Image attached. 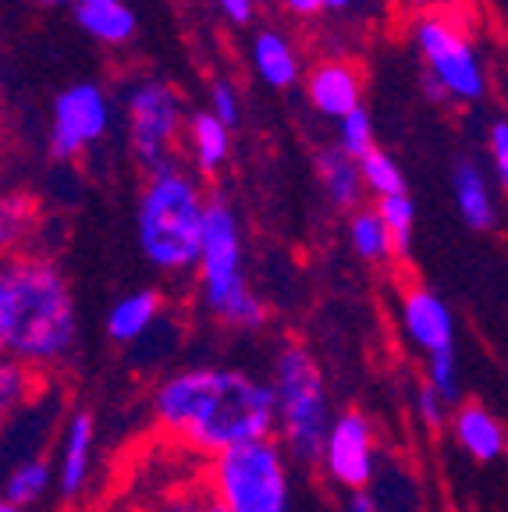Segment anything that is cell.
Instances as JSON below:
<instances>
[{
	"label": "cell",
	"instance_id": "cell-18",
	"mask_svg": "<svg viewBox=\"0 0 508 512\" xmlns=\"http://www.w3.org/2000/svg\"><path fill=\"white\" fill-rule=\"evenodd\" d=\"M253 68L267 86L274 89H288L299 82V54H295L292 40L285 32L263 29L253 36Z\"/></svg>",
	"mask_w": 508,
	"mask_h": 512
},
{
	"label": "cell",
	"instance_id": "cell-15",
	"mask_svg": "<svg viewBox=\"0 0 508 512\" xmlns=\"http://www.w3.org/2000/svg\"><path fill=\"white\" fill-rule=\"evenodd\" d=\"M452 196L459 217L466 221V228L473 232H487L498 221V207H494V192L487 175L480 171L477 160H459L452 171Z\"/></svg>",
	"mask_w": 508,
	"mask_h": 512
},
{
	"label": "cell",
	"instance_id": "cell-9",
	"mask_svg": "<svg viewBox=\"0 0 508 512\" xmlns=\"http://www.w3.org/2000/svg\"><path fill=\"white\" fill-rule=\"evenodd\" d=\"M111 125V100L96 82H75L54 96V118H50L47 153L54 160H75L93 143L107 136Z\"/></svg>",
	"mask_w": 508,
	"mask_h": 512
},
{
	"label": "cell",
	"instance_id": "cell-37",
	"mask_svg": "<svg viewBox=\"0 0 508 512\" xmlns=\"http://www.w3.org/2000/svg\"><path fill=\"white\" fill-rule=\"evenodd\" d=\"M75 8H89V4H114V0H72Z\"/></svg>",
	"mask_w": 508,
	"mask_h": 512
},
{
	"label": "cell",
	"instance_id": "cell-20",
	"mask_svg": "<svg viewBox=\"0 0 508 512\" xmlns=\"http://www.w3.org/2000/svg\"><path fill=\"white\" fill-rule=\"evenodd\" d=\"M75 22L86 36H93L96 43H107V47H121L135 36V11H128L121 0L75 8Z\"/></svg>",
	"mask_w": 508,
	"mask_h": 512
},
{
	"label": "cell",
	"instance_id": "cell-39",
	"mask_svg": "<svg viewBox=\"0 0 508 512\" xmlns=\"http://www.w3.org/2000/svg\"><path fill=\"white\" fill-rule=\"evenodd\" d=\"M0 512H25V509H18V505H11V502H4V505H0Z\"/></svg>",
	"mask_w": 508,
	"mask_h": 512
},
{
	"label": "cell",
	"instance_id": "cell-2",
	"mask_svg": "<svg viewBox=\"0 0 508 512\" xmlns=\"http://www.w3.org/2000/svg\"><path fill=\"white\" fill-rule=\"evenodd\" d=\"M79 338L75 296L61 267L47 256H18L0 271V345L8 360L50 367Z\"/></svg>",
	"mask_w": 508,
	"mask_h": 512
},
{
	"label": "cell",
	"instance_id": "cell-27",
	"mask_svg": "<svg viewBox=\"0 0 508 512\" xmlns=\"http://www.w3.org/2000/svg\"><path fill=\"white\" fill-rule=\"evenodd\" d=\"M29 384L32 381H29V367H25V363L8 360L0 367V406H4V413H11L18 402H25Z\"/></svg>",
	"mask_w": 508,
	"mask_h": 512
},
{
	"label": "cell",
	"instance_id": "cell-35",
	"mask_svg": "<svg viewBox=\"0 0 508 512\" xmlns=\"http://www.w3.org/2000/svg\"><path fill=\"white\" fill-rule=\"evenodd\" d=\"M349 512H384V509H381L377 498H370L366 491H359V495L349 498Z\"/></svg>",
	"mask_w": 508,
	"mask_h": 512
},
{
	"label": "cell",
	"instance_id": "cell-25",
	"mask_svg": "<svg viewBox=\"0 0 508 512\" xmlns=\"http://www.w3.org/2000/svg\"><path fill=\"white\" fill-rule=\"evenodd\" d=\"M338 146H342L352 160H363L370 150H377L374 121H370V111H366V107H359V111H352L349 118L338 121Z\"/></svg>",
	"mask_w": 508,
	"mask_h": 512
},
{
	"label": "cell",
	"instance_id": "cell-8",
	"mask_svg": "<svg viewBox=\"0 0 508 512\" xmlns=\"http://www.w3.org/2000/svg\"><path fill=\"white\" fill-rule=\"evenodd\" d=\"M413 40L423 64H427V75H434L448 89L452 100H462V104L484 100L487 93L484 61H480L473 40H469L459 25L441 15H423L416 22Z\"/></svg>",
	"mask_w": 508,
	"mask_h": 512
},
{
	"label": "cell",
	"instance_id": "cell-13",
	"mask_svg": "<svg viewBox=\"0 0 508 512\" xmlns=\"http://www.w3.org/2000/svg\"><path fill=\"white\" fill-rule=\"evenodd\" d=\"M93 445H96L93 416L89 413L68 416L61 438V459H57V491L64 498H75L86 488L89 470H93Z\"/></svg>",
	"mask_w": 508,
	"mask_h": 512
},
{
	"label": "cell",
	"instance_id": "cell-5",
	"mask_svg": "<svg viewBox=\"0 0 508 512\" xmlns=\"http://www.w3.org/2000/svg\"><path fill=\"white\" fill-rule=\"evenodd\" d=\"M270 388L278 399V434L285 452L299 463H320L334 416L317 356L299 342L281 345Z\"/></svg>",
	"mask_w": 508,
	"mask_h": 512
},
{
	"label": "cell",
	"instance_id": "cell-17",
	"mask_svg": "<svg viewBox=\"0 0 508 512\" xmlns=\"http://www.w3.org/2000/svg\"><path fill=\"white\" fill-rule=\"evenodd\" d=\"M160 320V296L153 288H135L128 296H121L107 313V335L118 345L143 342Z\"/></svg>",
	"mask_w": 508,
	"mask_h": 512
},
{
	"label": "cell",
	"instance_id": "cell-4",
	"mask_svg": "<svg viewBox=\"0 0 508 512\" xmlns=\"http://www.w3.org/2000/svg\"><path fill=\"white\" fill-rule=\"evenodd\" d=\"M199 299L210 317L228 328L256 331L267 324V303L256 296V288L242 271V224L228 200L214 196L207 203L203 224V249H199Z\"/></svg>",
	"mask_w": 508,
	"mask_h": 512
},
{
	"label": "cell",
	"instance_id": "cell-12",
	"mask_svg": "<svg viewBox=\"0 0 508 512\" xmlns=\"http://www.w3.org/2000/svg\"><path fill=\"white\" fill-rule=\"evenodd\" d=\"M306 96L324 118L342 121L363 107V75L349 61H320L306 75Z\"/></svg>",
	"mask_w": 508,
	"mask_h": 512
},
{
	"label": "cell",
	"instance_id": "cell-34",
	"mask_svg": "<svg viewBox=\"0 0 508 512\" xmlns=\"http://www.w3.org/2000/svg\"><path fill=\"white\" fill-rule=\"evenodd\" d=\"M281 4L299 18H310V15H317V11H324V0H281Z\"/></svg>",
	"mask_w": 508,
	"mask_h": 512
},
{
	"label": "cell",
	"instance_id": "cell-1",
	"mask_svg": "<svg viewBox=\"0 0 508 512\" xmlns=\"http://www.w3.org/2000/svg\"><path fill=\"white\" fill-rule=\"evenodd\" d=\"M153 420L164 434L203 456L270 438L278 399L270 381L235 367H192L164 377L153 392Z\"/></svg>",
	"mask_w": 508,
	"mask_h": 512
},
{
	"label": "cell",
	"instance_id": "cell-6",
	"mask_svg": "<svg viewBox=\"0 0 508 512\" xmlns=\"http://www.w3.org/2000/svg\"><path fill=\"white\" fill-rule=\"evenodd\" d=\"M207 488L231 512H292L288 452L274 438L249 441L210 459Z\"/></svg>",
	"mask_w": 508,
	"mask_h": 512
},
{
	"label": "cell",
	"instance_id": "cell-7",
	"mask_svg": "<svg viewBox=\"0 0 508 512\" xmlns=\"http://www.w3.org/2000/svg\"><path fill=\"white\" fill-rule=\"evenodd\" d=\"M125 125L132 157L146 171H157L171 164V150L178 143V132L189 125L182 96L164 79H139L125 89Z\"/></svg>",
	"mask_w": 508,
	"mask_h": 512
},
{
	"label": "cell",
	"instance_id": "cell-11",
	"mask_svg": "<svg viewBox=\"0 0 508 512\" xmlns=\"http://www.w3.org/2000/svg\"><path fill=\"white\" fill-rule=\"evenodd\" d=\"M398 317H402L405 338L420 352H427V360L441 356V352H455V317L437 292H430L423 285L405 288Z\"/></svg>",
	"mask_w": 508,
	"mask_h": 512
},
{
	"label": "cell",
	"instance_id": "cell-38",
	"mask_svg": "<svg viewBox=\"0 0 508 512\" xmlns=\"http://www.w3.org/2000/svg\"><path fill=\"white\" fill-rule=\"evenodd\" d=\"M36 4H43V8H61V4H72V0H36Z\"/></svg>",
	"mask_w": 508,
	"mask_h": 512
},
{
	"label": "cell",
	"instance_id": "cell-31",
	"mask_svg": "<svg viewBox=\"0 0 508 512\" xmlns=\"http://www.w3.org/2000/svg\"><path fill=\"white\" fill-rule=\"evenodd\" d=\"M416 413H420V420L427 427H441L445 424V416H448V402L441 399L427 381H423L420 392H416Z\"/></svg>",
	"mask_w": 508,
	"mask_h": 512
},
{
	"label": "cell",
	"instance_id": "cell-30",
	"mask_svg": "<svg viewBox=\"0 0 508 512\" xmlns=\"http://www.w3.org/2000/svg\"><path fill=\"white\" fill-rule=\"evenodd\" d=\"M487 146H491V164L498 182L508 189V118L494 121L491 132H487Z\"/></svg>",
	"mask_w": 508,
	"mask_h": 512
},
{
	"label": "cell",
	"instance_id": "cell-21",
	"mask_svg": "<svg viewBox=\"0 0 508 512\" xmlns=\"http://www.w3.org/2000/svg\"><path fill=\"white\" fill-rule=\"evenodd\" d=\"M349 246L363 264H388L391 256H395V239H391L388 224L377 214V207L374 210L359 207L349 217Z\"/></svg>",
	"mask_w": 508,
	"mask_h": 512
},
{
	"label": "cell",
	"instance_id": "cell-19",
	"mask_svg": "<svg viewBox=\"0 0 508 512\" xmlns=\"http://www.w3.org/2000/svg\"><path fill=\"white\" fill-rule=\"evenodd\" d=\"M185 136H189L196 168L203 175H217L231 153V128L214 111H192L189 125H185Z\"/></svg>",
	"mask_w": 508,
	"mask_h": 512
},
{
	"label": "cell",
	"instance_id": "cell-16",
	"mask_svg": "<svg viewBox=\"0 0 508 512\" xmlns=\"http://www.w3.org/2000/svg\"><path fill=\"white\" fill-rule=\"evenodd\" d=\"M317 175L327 192V200H331V207L352 210V214H356L359 203H363V192H366L359 160H352L338 143L324 146V150L317 153Z\"/></svg>",
	"mask_w": 508,
	"mask_h": 512
},
{
	"label": "cell",
	"instance_id": "cell-24",
	"mask_svg": "<svg viewBox=\"0 0 508 512\" xmlns=\"http://www.w3.org/2000/svg\"><path fill=\"white\" fill-rule=\"evenodd\" d=\"M359 168H363V182L370 192H377V200L384 196H402L405 192V175L398 168V160L384 150H370L363 160H359Z\"/></svg>",
	"mask_w": 508,
	"mask_h": 512
},
{
	"label": "cell",
	"instance_id": "cell-23",
	"mask_svg": "<svg viewBox=\"0 0 508 512\" xmlns=\"http://www.w3.org/2000/svg\"><path fill=\"white\" fill-rule=\"evenodd\" d=\"M377 214L384 217L391 239H395V256L409 260V253H413V235H416V203L409 200V192L377 200Z\"/></svg>",
	"mask_w": 508,
	"mask_h": 512
},
{
	"label": "cell",
	"instance_id": "cell-3",
	"mask_svg": "<svg viewBox=\"0 0 508 512\" xmlns=\"http://www.w3.org/2000/svg\"><path fill=\"white\" fill-rule=\"evenodd\" d=\"M207 203L199 182L185 175L175 160L157 168L143 185L135 207V239L146 264L160 274H189L199 267Z\"/></svg>",
	"mask_w": 508,
	"mask_h": 512
},
{
	"label": "cell",
	"instance_id": "cell-26",
	"mask_svg": "<svg viewBox=\"0 0 508 512\" xmlns=\"http://www.w3.org/2000/svg\"><path fill=\"white\" fill-rule=\"evenodd\" d=\"M427 384L448 402V406H452V402L459 399V356H455V352L430 356L427 360Z\"/></svg>",
	"mask_w": 508,
	"mask_h": 512
},
{
	"label": "cell",
	"instance_id": "cell-28",
	"mask_svg": "<svg viewBox=\"0 0 508 512\" xmlns=\"http://www.w3.org/2000/svg\"><path fill=\"white\" fill-rule=\"evenodd\" d=\"M157 512H231V509L203 484V488H189V491H182V495L167 498Z\"/></svg>",
	"mask_w": 508,
	"mask_h": 512
},
{
	"label": "cell",
	"instance_id": "cell-10",
	"mask_svg": "<svg viewBox=\"0 0 508 512\" xmlns=\"http://www.w3.org/2000/svg\"><path fill=\"white\" fill-rule=\"evenodd\" d=\"M320 466H324L331 484L352 491V495H359V491H366L374 484L377 441H374V427H370V420L363 413L349 409V413L334 416Z\"/></svg>",
	"mask_w": 508,
	"mask_h": 512
},
{
	"label": "cell",
	"instance_id": "cell-32",
	"mask_svg": "<svg viewBox=\"0 0 508 512\" xmlns=\"http://www.w3.org/2000/svg\"><path fill=\"white\" fill-rule=\"evenodd\" d=\"M217 8H221V15L228 18L231 25H249L253 22L256 0H217Z\"/></svg>",
	"mask_w": 508,
	"mask_h": 512
},
{
	"label": "cell",
	"instance_id": "cell-36",
	"mask_svg": "<svg viewBox=\"0 0 508 512\" xmlns=\"http://www.w3.org/2000/svg\"><path fill=\"white\" fill-rule=\"evenodd\" d=\"M352 8V0H324V11H345Z\"/></svg>",
	"mask_w": 508,
	"mask_h": 512
},
{
	"label": "cell",
	"instance_id": "cell-29",
	"mask_svg": "<svg viewBox=\"0 0 508 512\" xmlns=\"http://www.w3.org/2000/svg\"><path fill=\"white\" fill-rule=\"evenodd\" d=\"M210 111L224 121L228 128H235L242 121V100H239V89L231 86L228 79H217L210 86Z\"/></svg>",
	"mask_w": 508,
	"mask_h": 512
},
{
	"label": "cell",
	"instance_id": "cell-14",
	"mask_svg": "<svg viewBox=\"0 0 508 512\" xmlns=\"http://www.w3.org/2000/svg\"><path fill=\"white\" fill-rule=\"evenodd\" d=\"M452 434L459 441V448L466 452L469 459L477 463H494V459L505 456V427L501 420L480 402H462L459 409L452 413Z\"/></svg>",
	"mask_w": 508,
	"mask_h": 512
},
{
	"label": "cell",
	"instance_id": "cell-33",
	"mask_svg": "<svg viewBox=\"0 0 508 512\" xmlns=\"http://www.w3.org/2000/svg\"><path fill=\"white\" fill-rule=\"evenodd\" d=\"M420 89H423V96H427L430 104H448V100H452V96H448V89L441 86V82H437L434 75H423Z\"/></svg>",
	"mask_w": 508,
	"mask_h": 512
},
{
	"label": "cell",
	"instance_id": "cell-22",
	"mask_svg": "<svg viewBox=\"0 0 508 512\" xmlns=\"http://www.w3.org/2000/svg\"><path fill=\"white\" fill-rule=\"evenodd\" d=\"M50 480L57 484V473L50 470V463L43 456H32V459H22V463L11 466L8 480H4V502L18 505V509H25V505L40 502L43 495H47Z\"/></svg>",
	"mask_w": 508,
	"mask_h": 512
}]
</instances>
